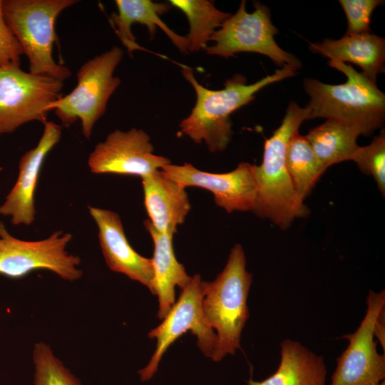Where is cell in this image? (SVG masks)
I'll list each match as a JSON object with an SVG mask.
<instances>
[{
  "mask_svg": "<svg viewBox=\"0 0 385 385\" xmlns=\"http://www.w3.org/2000/svg\"><path fill=\"white\" fill-rule=\"evenodd\" d=\"M160 171L183 188H205L214 195L215 202L226 212L252 211L256 200V184L253 165L242 162L233 170L225 173L202 171L190 163L168 164Z\"/></svg>",
  "mask_w": 385,
  "mask_h": 385,
  "instance_id": "4fadbf2b",
  "label": "cell"
},
{
  "mask_svg": "<svg viewBox=\"0 0 385 385\" xmlns=\"http://www.w3.org/2000/svg\"><path fill=\"white\" fill-rule=\"evenodd\" d=\"M366 314L356 330L342 338L346 349L337 359L330 385H385V354L376 350L375 324L384 310L385 291L369 290Z\"/></svg>",
  "mask_w": 385,
  "mask_h": 385,
  "instance_id": "8fae6325",
  "label": "cell"
},
{
  "mask_svg": "<svg viewBox=\"0 0 385 385\" xmlns=\"http://www.w3.org/2000/svg\"><path fill=\"white\" fill-rule=\"evenodd\" d=\"M351 160L364 174L371 175L378 189L385 195V131L384 129L366 146H359Z\"/></svg>",
  "mask_w": 385,
  "mask_h": 385,
  "instance_id": "d4e9b609",
  "label": "cell"
},
{
  "mask_svg": "<svg viewBox=\"0 0 385 385\" xmlns=\"http://www.w3.org/2000/svg\"><path fill=\"white\" fill-rule=\"evenodd\" d=\"M115 4L118 12L112 14L111 21L115 26L117 35L130 55L133 51L142 49L131 31V26L135 23L147 27L150 39L154 38L159 27L181 53H189L185 36L174 32L160 18L172 8L170 3H158L150 0H116Z\"/></svg>",
  "mask_w": 385,
  "mask_h": 385,
  "instance_id": "e0dca14e",
  "label": "cell"
},
{
  "mask_svg": "<svg viewBox=\"0 0 385 385\" xmlns=\"http://www.w3.org/2000/svg\"><path fill=\"white\" fill-rule=\"evenodd\" d=\"M141 179L148 220L158 231L173 236L191 209L185 188L160 170Z\"/></svg>",
  "mask_w": 385,
  "mask_h": 385,
  "instance_id": "2e32d148",
  "label": "cell"
},
{
  "mask_svg": "<svg viewBox=\"0 0 385 385\" xmlns=\"http://www.w3.org/2000/svg\"><path fill=\"white\" fill-rule=\"evenodd\" d=\"M309 48L329 60L359 66L361 73L374 83L377 75L385 70V39L372 33L345 35L337 40L324 38L309 43Z\"/></svg>",
  "mask_w": 385,
  "mask_h": 385,
  "instance_id": "ac0fdd59",
  "label": "cell"
},
{
  "mask_svg": "<svg viewBox=\"0 0 385 385\" xmlns=\"http://www.w3.org/2000/svg\"><path fill=\"white\" fill-rule=\"evenodd\" d=\"M76 0H1L8 26L29 59V72L63 81L71 71L53 58L58 16Z\"/></svg>",
  "mask_w": 385,
  "mask_h": 385,
  "instance_id": "5b68a950",
  "label": "cell"
},
{
  "mask_svg": "<svg viewBox=\"0 0 385 385\" xmlns=\"http://www.w3.org/2000/svg\"><path fill=\"white\" fill-rule=\"evenodd\" d=\"M374 337L381 343L384 352L385 346V324H384V310L379 315L374 327Z\"/></svg>",
  "mask_w": 385,
  "mask_h": 385,
  "instance_id": "83f0119b",
  "label": "cell"
},
{
  "mask_svg": "<svg viewBox=\"0 0 385 385\" xmlns=\"http://www.w3.org/2000/svg\"><path fill=\"white\" fill-rule=\"evenodd\" d=\"M20 66L0 68V135L31 121H47L48 106L62 96L63 83Z\"/></svg>",
  "mask_w": 385,
  "mask_h": 385,
  "instance_id": "9c48e42d",
  "label": "cell"
},
{
  "mask_svg": "<svg viewBox=\"0 0 385 385\" xmlns=\"http://www.w3.org/2000/svg\"><path fill=\"white\" fill-rule=\"evenodd\" d=\"M32 359L34 364V385H82L78 378L57 358L45 342L34 344Z\"/></svg>",
  "mask_w": 385,
  "mask_h": 385,
  "instance_id": "cb8c5ba5",
  "label": "cell"
},
{
  "mask_svg": "<svg viewBox=\"0 0 385 385\" xmlns=\"http://www.w3.org/2000/svg\"><path fill=\"white\" fill-rule=\"evenodd\" d=\"M23 55L21 46L4 19L0 0V68L20 66Z\"/></svg>",
  "mask_w": 385,
  "mask_h": 385,
  "instance_id": "4316f807",
  "label": "cell"
},
{
  "mask_svg": "<svg viewBox=\"0 0 385 385\" xmlns=\"http://www.w3.org/2000/svg\"><path fill=\"white\" fill-rule=\"evenodd\" d=\"M144 226L154 243L151 259L154 271L153 287L155 295L158 298V317L163 319L175 302V287L183 289L191 277L175 257L172 242L173 236L158 231L149 220L144 221Z\"/></svg>",
  "mask_w": 385,
  "mask_h": 385,
  "instance_id": "d6986e66",
  "label": "cell"
},
{
  "mask_svg": "<svg viewBox=\"0 0 385 385\" xmlns=\"http://www.w3.org/2000/svg\"><path fill=\"white\" fill-rule=\"evenodd\" d=\"M71 240L72 235L63 231L38 241L19 240L0 221V274L18 279L36 270H46L63 279L76 281L83 271L80 257L66 250Z\"/></svg>",
  "mask_w": 385,
  "mask_h": 385,
  "instance_id": "ba28073f",
  "label": "cell"
},
{
  "mask_svg": "<svg viewBox=\"0 0 385 385\" xmlns=\"http://www.w3.org/2000/svg\"><path fill=\"white\" fill-rule=\"evenodd\" d=\"M360 135L356 128L327 119L305 136L318 160L327 169L334 164L351 160L359 147L356 139Z\"/></svg>",
  "mask_w": 385,
  "mask_h": 385,
  "instance_id": "44dd1931",
  "label": "cell"
},
{
  "mask_svg": "<svg viewBox=\"0 0 385 385\" xmlns=\"http://www.w3.org/2000/svg\"><path fill=\"white\" fill-rule=\"evenodd\" d=\"M253 6L255 10L249 13L246 1H242L236 13L210 37L209 41L215 44L207 46L203 51L207 55L225 58L241 52L257 53L267 56L281 68L290 66L297 70L301 67L299 60L282 49L274 40L279 31L271 21L270 9L257 1Z\"/></svg>",
  "mask_w": 385,
  "mask_h": 385,
  "instance_id": "52a82bcc",
  "label": "cell"
},
{
  "mask_svg": "<svg viewBox=\"0 0 385 385\" xmlns=\"http://www.w3.org/2000/svg\"><path fill=\"white\" fill-rule=\"evenodd\" d=\"M296 71L284 66L252 84H247L243 75L236 74L225 82L224 88L212 90L197 81L191 68L182 66L183 76L194 88L196 102L180 122V131L197 144L204 142L211 153L223 151L233 134L230 115L253 101L262 88L294 76Z\"/></svg>",
  "mask_w": 385,
  "mask_h": 385,
  "instance_id": "6da1fadb",
  "label": "cell"
},
{
  "mask_svg": "<svg viewBox=\"0 0 385 385\" xmlns=\"http://www.w3.org/2000/svg\"><path fill=\"white\" fill-rule=\"evenodd\" d=\"M88 209L97 225L100 247L109 269L140 282L155 294L152 260L143 257L131 247L119 215L90 205Z\"/></svg>",
  "mask_w": 385,
  "mask_h": 385,
  "instance_id": "9a60e30c",
  "label": "cell"
},
{
  "mask_svg": "<svg viewBox=\"0 0 385 385\" xmlns=\"http://www.w3.org/2000/svg\"><path fill=\"white\" fill-rule=\"evenodd\" d=\"M169 3L180 9L188 21L190 30L185 36L188 53L204 49L212 35L231 15L208 0H170Z\"/></svg>",
  "mask_w": 385,
  "mask_h": 385,
  "instance_id": "7402d4cb",
  "label": "cell"
},
{
  "mask_svg": "<svg viewBox=\"0 0 385 385\" xmlns=\"http://www.w3.org/2000/svg\"><path fill=\"white\" fill-rule=\"evenodd\" d=\"M123 56V50L113 46L88 60L77 72L76 86L53 102L49 111L54 110L66 125L79 119L83 135L90 139L95 123L106 113L109 98L120 84V79L113 73Z\"/></svg>",
  "mask_w": 385,
  "mask_h": 385,
  "instance_id": "8992f818",
  "label": "cell"
},
{
  "mask_svg": "<svg viewBox=\"0 0 385 385\" xmlns=\"http://www.w3.org/2000/svg\"><path fill=\"white\" fill-rule=\"evenodd\" d=\"M328 64L342 72L346 81L332 85L305 78L303 86L310 98L307 119L337 120L356 128L364 135L381 128L385 119V94L376 83L349 63L329 60Z\"/></svg>",
  "mask_w": 385,
  "mask_h": 385,
  "instance_id": "3957f363",
  "label": "cell"
},
{
  "mask_svg": "<svg viewBox=\"0 0 385 385\" xmlns=\"http://www.w3.org/2000/svg\"><path fill=\"white\" fill-rule=\"evenodd\" d=\"M252 274L246 270L240 244L232 248L223 270L216 279L204 282L202 307L208 324L217 330V342L212 359L219 361L240 349L242 331L249 319L247 299Z\"/></svg>",
  "mask_w": 385,
  "mask_h": 385,
  "instance_id": "277c9868",
  "label": "cell"
},
{
  "mask_svg": "<svg viewBox=\"0 0 385 385\" xmlns=\"http://www.w3.org/2000/svg\"><path fill=\"white\" fill-rule=\"evenodd\" d=\"M347 19L345 35H359L371 32V16L374 9L384 1L381 0H339Z\"/></svg>",
  "mask_w": 385,
  "mask_h": 385,
  "instance_id": "484cf974",
  "label": "cell"
},
{
  "mask_svg": "<svg viewBox=\"0 0 385 385\" xmlns=\"http://www.w3.org/2000/svg\"><path fill=\"white\" fill-rule=\"evenodd\" d=\"M286 164L295 192L304 201L327 170L305 135L297 133L293 136L287 147Z\"/></svg>",
  "mask_w": 385,
  "mask_h": 385,
  "instance_id": "603a6c76",
  "label": "cell"
},
{
  "mask_svg": "<svg viewBox=\"0 0 385 385\" xmlns=\"http://www.w3.org/2000/svg\"><path fill=\"white\" fill-rule=\"evenodd\" d=\"M36 146L20 158L17 180L0 205V215L11 217L13 225H30L35 220L34 194L41 168L46 155L60 141L61 128L46 121Z\"/></svg>",
  "mask_w": 385,
  "mask_h": 385,
  "instance_id": "5bb4252c",
  "label": "cell"
},
{
  "mask_svg": "<svg viewBox=\"0 0 385 385\" xmlns=\"http://www.w3.org/2000/svg\"><path fill=\"white\" fill-rule=\"evenodd\" d=\"M203 296L204 282L199 274H195L181 289L178 299L163 319L162 323L148 333V337L155 338L157 344L148 364L138 371L141 381H148L153 376L168 347L189 331L197 337L198 347L202 353L212 359L217 338L204 316L202 307Z\"/></svg>",
  "mask_w": 385,
  "mask_h": 385,
  "instance_id": "30bf717a",
  "label": "cell"
},
{
  "mask_svg": "<svg viewBox=\"0 0 385 385\" xmlns=\"http://www.w3.org/2000/svg\"><path fill=\"white\" fill-rule=\"evenodd\" d=\"M308 115L307 106L302 108L291 101L281 125L265 140L262 163L253 165L257 192L252 212L282 230L309 214L295 192L286 164L288 145Z\"/></svg>",
  "mask_w": 385,
  "mask_h": 385,
  "instance_id": "7a4b0ae2",
  "label": "cell"
},
{
  "mask_svg": "<svg viewBox=\"0 0 385 385\" xmlns=\"http://www.w3.org/2000/svg\"><path fill=\"white\" fill-rule=\"evenodd\" d=\"M281 359L276 371L248 385H325L327 369L324 359L298 341L286 339L281 343Z\"/></svg>",
  "mask_w": 385,
  "mask_h": 385,
  "instance_id": "ffe728a7",
  "label": "cell"
},
{
  "mask_svg": "<svg viewBox=\"0 0 385 385\" xmlns=\"http://www.w3.org/2000/svg\"><path fill=\"white\" fill-rule=\"evenodd\" d=\"M150 136L142 129H116L89 154L88 165L94 174H117L140 178L161 170L171 161L153 153Z\"/></svg>",
  "mask_w": 385,
  "mask_h": 385,
  "instance_id": "7c38bea8",
  "label": "cell"
}]
</instances>
